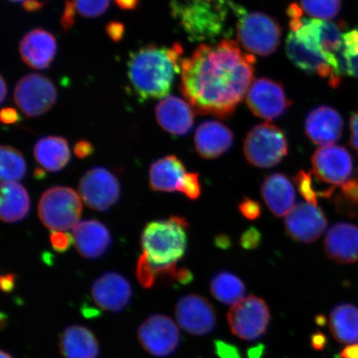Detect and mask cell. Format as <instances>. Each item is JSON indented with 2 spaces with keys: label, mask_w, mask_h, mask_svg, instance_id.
I'll use <instances>...</instances> for the list:
<instances>
[{
  "label": "cell",
  "mask_w": 358,
  "mask_h": 358,
  "mask_svg": "<svg viewBox=\"0 0 358 358\" xmlns=\"http://www.w3.org/2000/svg\"><path fill=\"white\" fill-rule=\"evenodd\" d=\"M255 64L234 40L201 43L181 62L180 91L196 114L229 118L254 82Z\"/></svg>",
  "instance_id": "1"
},
{
  "label": "cell",
  "mask_w": 358,
  "mask_h": 358,
  "mask_svg": "<svg viewBox=\"0 0 358 358\" xmlns=\"http://www.w3.org/2000/svg\"><path fill=\"white\" fill-rule=\"evenodd\" d=\"M183 50L180 43L171 48L151 44L131 53L128 76L134 91L142 101L169 95L176 75L181 71Z\"/></svg>",
  "instance_id": "2"
},
{
  "label": "cell",
  "mask_w": 358,
  "mask_h": 358,
  "mask_svg": "<svg viewBox=\"0 0 358 358\" xmlns=\"http://www.w3.org/2000/svg\"><path fill=\"white\" fill-rule=\"evenodd\" d=\"M173 17L191 41L216 43L229 35L232 17L245 10L234 0H171Z\"/></svg>",
  "instance_id": "3"
},
{
  "label": "cell",
  "mask_w": 358,
  "mask_h": 358,
  "mask_svg": "<svg viewBox=\"0 0 358 358\" xmlns=\"http://www.w3.org/2000/svg\"><path fill=\"white\" fill-rule=\"evenodd\" d=\"M297 3H291L287 10L291 32L304 46L320 53L342 78L341 60L343 49V29L345 24L340 21L307 19Z\"/></svg>",
  "instance_id": "4"
},
{
  "label": "cell",
  "mask_w": 358,
  "mask_h": 358,
  "mask_svg": "<svg viewBox=\"0 0 358 358\" xmlns=\"http://www.w3.org/2000/svg\"><path fill=\"white\" fill-rule=\"evenodd\" d=\"M187 228L186 219L176 216L147 224L141 236V245L152 265H176L186 252Z\"/></svg>",
  "instance_id": "5"
},
{
  "label": "cell",
  "mask_w": 358,
  "mask_h": 358,
  "mask_svg": "<svg viewBox=\"0 0 358 358\" xmlns=\"http://www.w3.org/2000/svg\"><path fill=\"white\" fill-rule=\"evenodd\" d=\"M236 29L237 39L250 55L270 56L279 47L281 27L266 13L244 10L236 20Z\"/></svg>",
  "instance_id": "6"
},
{
  "label": "cell",
  "mask_w": 358,
  "mask_h": 358,
  "mask_svg": "<svg viewBox=\"0 0 358 358\" xmlns=\"http://www.w3.org/2000/svg\"><path fill=\"white\" fill-rule=\"evenodd\" d=\"M243 151L246 160L252 166L270 169L280 164L288 155L287 138L275 125L259 124L246 134Z\"/></svg>",
  "instance_id": "7"
},
{
  "label": "cell",
  "mask_w": 358,
  "mask_h": 358,
  "mask_svg": "<svg viewBox=\"0 0 358 358\" xmlns=\"http://www.w3.org/2000/svg\"><path fill=\"white\" fill-rule=\"evenodd\" d=\"M38 216L43 225L52 231H67L78 225L83 213L82 200L69 187H52L39 200Z\"/></svg>",
  "instance_id": "8"
},
{
  "label": "cell",
  "mask_w": 358,
  "mask_h": 358,
  "mask_svg": "<svg viewBox=\"0 0 358 358\" xmlns=\"http://www.w3.org/2000/svg\"><path fill=\"white\" fill-rule=\"evenodd\" d=\"M270 320V308L264 299L256 295L241 299L227 313L231 333L245 341H254L265 335Z\"/></svg>",
  "instance_id": "9"
},
{
  "label": "cell",
  "mask_w": 358,
  "mask_h": 358,
  "mask_svg": "<svg viewBox=\"0 0 358 358\" xmlns=\"http://www.w3.org/2000/svg\"><path fill=\"white\" fill-rule=\"evenodd\" d=\"M57 100L55 84L43 75H27L16 85V105L28 117H38L47 113L56 104Z\"/></svg>",
  "instance_id": "10"
},
{
  "label": "cell",
  "mask_w": 358,
  "mask_h": 358,
  "mask_svg": "<svg viewBox=\"0 0 358 358\" xmlns=\"http://www.w3.org/2000/svg\"><path fill=\"white\" fill-rule=\"evenodd\" d=\"M80 195L90 208L106 212L120 199V185L117 178L108 169H89L80 178Z\"/></svg>",
  "instance_id": "11"
},
{
  "label": "cell",
  "mask_w": 358,
  "mask_h": 358,
  "mask_svg": "<svg viewBox=\"0 0 358 358\" xmlns=\"http://www.w3.org/2000/svg\"><path fill=\"white\" fill-rule=\"evenodd\" d=\"M245 100L255 115L267 120L280 117L291 106L284 87L274 80L265 78L254 80Z\"/></svg>",
  "instance_id": "12"
},
{
  "label": "cell",
  "mask_w": 358,
  "mask_h": 358,
  "mask_svg": "<svg viewBox=\"0 0 358 358\" xmlns=\"http://www.w3.org/2000/svg\"><path fill=\"white\" fill-rule=\"evenodd\" d=\"M138 338L143 348L151 355L164 357L176 351L180 334L170 317L154 315L141 324L138 331Z\"/></svg>",
  "instance_id": "13"
},
{
  "label": "cell",
  "mask_w": 358,
  "mask_h": 358,
  "mask_svg": "<svg viewBox=\"0 0 358 358\" xmlns=\"http://www.w3.org/2000/svg\"><path fill=\"white\" fill-rule=\"evenodd\" d=\"M313 174L325 185H343L353 171L350 153L342 146L328 145L319 148L312 157Z\"/></svg>",
  "instance_id": "14"
},
{
  "label": "cell",
  "mask_w": 358,
  "mask_h": 358,
  "mask_svg": "<svg viewBox=\"0 0 358 358\" xmlns=\"http://www.w3.org/2000/svg\"><path fill=\"white\" fill-rule=\"evenodd\" d=\"M176 316L181 328L192 335L208 334L216 328V310L213 304L201 295L187 294L179 299Z\"/></svg>",
  "instance_id": "15"
},
{
  "label": "cell",
  "mask_w": 358,
  "mask_h": 358,
  "mask_svg": "<svg viewBox=\"0 0 358 358\" xmlns=\"http://www.w3.org/2000/svg\"><path fill=\"white\" fill-rule=\"evenodd\" d=\"M285 225L291 238L299 243H311L324 234L328 221L317 205L299 203L286 216Z\"/></svg>",
  "instance_id": "16"
},
{
  "label": "cell",
  "mask_w": 358,
  "mask_h": 358,
  "mask_svg": "<svg viewBox=\"0 0 358 358\" xmlns=\"http://www.w3.org/2000/svg\"><path fill=\"white\" fill-rule=\"evenodd\" d=\"M131 284L122 275L107 272L94 282L92 287L93 301L101 310L122 312L131 301Z\"/></svg>",
  "instance_id": "17"
},
{
  "label": "cell",
  "mask_w": 358,
  "mask_h": 358,
  "mask_svg": "<svg viewBox=\"0 0 358 358\" xmlns=\"http://www.w3.org/2000/svg\"><path fill=\"white\" fill-rule=\"evenodd\" d=\"M343 119L338 111L328 106L312 110L306 120V133L315 144L332 145L342 137Z\"/></svg>",
  "instance_id": "18"
},
{
  "label": "cell",
  "mask_w": 358,
  "mask_h": 358,
  "mask_svg": "<svg viewBox=\"0 0 358 358\" xmlns=\"http://www.w3.org/2000/svg\"><path fill=\"white\" fill-rule=\"evenodd\" d=\"M285 50L289 60L304 73L317 74L321 78L328 79L330 86L334 88L341 84L342 78L335 73L324 57L304 46L292 32L289 34L286 39Z\"/></svg>",
  "instance_id": "19"
},
{
  "label": "cell",
  "mask_w": 358,
  "mask_h": 358,
  "mask_svg": "<svg viewBox=\"0 0 358 358\" xmlns=\"http://www.w3.org/2000/svg\"><path fill=\"white\" fill-rule=\"evenodd\" d=\"M57 49L55 35L43 29H34L27 34L20 45L22 60L32 69L38 70L50 66Z\"/></svg>",
  "instance_id": "20"
},
{
  "label": "cell",
  "mask_w": 358,
  "mask_h": 358,
  "mask_svg": "<svg viewBox=\"0 0 358 358\" xmlns=\"http://www.w3.org/2000/svg\"><path fill=\"white\" fill-rule=\"evenodd\" d=\"M327 256L339 264L358 262V227L352 223L339 222L330 228L324 240Z\"/></svg>",
  "instance_id": "21"
},
{
  "label": "cell",
  "mask_w": 358,
  "mask_h": 358,
  "mask_svg": "<svg viewBox=\"0 0 358 358\" xmlns=\"http://www.w3.org/2000/svg\"><path fill=\"white\" fill-rule=\"evenodd\" d=\"M231 129L216 120L201 123L195 132L194 143L198 154L205 159H217L234 145Z\"/></svg>",
  "instance_id": "22"
},
{
  "label": "cell",
  "mask_w": 358,
  "mask_h": 358,
  "mask_svg": "<svg viewBox=\"0 0 358 358\" xmlns=\"http://www.w3.org/2000/svg\"><path fill=\"white\" fill-rule=\"evenodd\" d=\"M156 119L165 131L181 136L189 133L194 124V110L189 103L177 96H168L156 106Z\"/></svg>",
  "instance_id": "23"
},
{
  "label": "cell",
  "mask_w": 358,
  "mask_h": 358,
  "mask_svg": "<svg viewBox=\"0 0 358 358\" xmlns=\"http://www.w3.org/2000/svg\"><path fill=\"white\" fill-rule=\"evenodd\" d=\"M76 248L84 258L97 259L106 254L111 244L107 227L96 220L83 221L73 228Z\"/></svg>",
  "instance_id": "24"
},
{
  "label": "cell",
  "mask_w": 358,
  "mask_h": 358,
  "mask_svg": "<svg viewBox=\"0 0 358 358\" xmlns=\"http://www.w3.org/2000/svg\"><path fill=\"white\" fill-rule=\"evenodd\" d=\"M262 195L267 208L276 217L287 216L294 207V186L284 174L267 176L262 185Z\"/></svg>",
  "instance_id": "25"
},
{
  "label": "cell",
  "mask_w": 358,
  "mask_h": 358,
  "mask_svg": "<svg viewBox=\"0 0 358 358\" xmlns=\"http://www.w3.org/2000/svg\"><path fill=\"white\" fill-rule=\"evenodd\" d=\"M64 358H98L99 343L96 336L86 327L71 325L62 332L59 343Z\"/></svg>",
  "instance_id": "26"
},
{
  "label": "cell",
  "mask_w": 358,
  "mask_h": 358,
  "mask_svg": "<svg viewBox=\"0 0 358 358\" xmlns=\"http://www.w3.org/2000/svg\"><path fill=\"white\" fill-rule=\"evenodd\" d=\"M34 155L40 166L51 173L61 171L71 158L69 143L60 136L40 138L34 146Z\"/></svg>",
  "instance_id": "27"
},
{
  "label": "cell",
  "mask_w": 358,
  "mask_h": 358,
  "mask_svg": "<svg viewBox=\"0 0 358 358\" xmlns=\"http://www.w3.org/2000/svg\"><path fill=\"white\" fill-rule=\"evenodd\" d=\"M28 191L17 182H2L0 199V217L4 222L24 220L30 211Z\"/></svg>",
  "instance_id": "28"
},
{
  "label": "cell",
  "mask_w": 358,
  "mask_h": 358,
  "mask_svg": "<svg viewBox=\"0 0 358 358\" xmlns=\"http://www.w3.org/2000/svg\"><path fill=\"white\" fill-rule=\"evenodd\" d=\"M185 173V164L178 157L165 156L150 166V189L155 192H176Z\"/></svg>",
  "instance_id": "29"
},
{
  "label": "cell",
  "mask_w": 358,
  "mask_h": 358,
  "mask_svg": "<svg viewBox=\"0 0 358 358\" xmlns=\"http://www.w3.org/2000/svg\"><path fill=\"white\" fill-rule=\"evenodd\" d=\"M329 329L340 343H358V308L348 303L338 304L331 313Z\"/></svg>",
  "instance_id": "30"
},
{
  "label": "cell",
  "mask_w": 358,
  "mask_h": 358,
  "mask_svg": "<svg viewBox=\"0 0 358 358\" xmlns=\"http://www.w3.org/2000/svg\"><path fill=\"white\" fill-rule=\"evenodd\" d=\"M210 289L215 299L229 306L240 302L245 293L243 282L229 272H222L215 275L210 284Z\"/></svg>",
  "instance_id": "31"
},
{
  "label": "cell",
  "mask_w": 358,
  "mask_h": 358,
  "mask_svg": "<svg viewBox=\"0 0 358 358\" xmlns=\"http://www.w3.org/2000/svg\"><path fill=\"white\" fill-rule=\"evenodd\" d=\"M299 194L308 203L317 205V199H329L335 187L325 185L313 173L301 170L294 178Z\"/></svg>",
  "instance_id": "32"
},
{
  "label": "cell",
  "mask_w": 358,
  "mask_h": 358,
  "mask_svg": "<svg viewBox=\"0 0 358 358\" xmlns=\"http://www.w3.org/2000/svg\"><path fill=\"white\" fill-rule=\"evenodd\" d=\"M1 174L2 182H17L25 177L27 165L24 157L15 148L3 145L1 147Z\"/></svg>",
  "instance_id": "33"
},
{
  "label": "cell",
  "mask_w": 358,
  "mask_h": 358,
  "mask_svg": "<svg viewBox=\"0 0 358 358\" xmlns=\"http://www.w3.org/2000/svg\"><path fill=\"white\" fill-rule=\"evenodd\" d=\"M342 75L358 78V27L343 34Z\"/></svg>",
  "instance_id": "34"
},
{
  "label": "cell",
  "mask_w": 358,
  "mask_h": 358,
  "mask_svg": "<svg viewBox=\"0 0 358 358\" xmlns=\"http://www.w3.org/2000/svg\"><path fill=\"white\" fill-rule=\"evenodd\" d=\"M336 209L348 217H358V177L348 179L335 198Z\"/></svg>",
  "instance_id": "35"
},
{
  "label": "cell",
  "mask_w": 358,
  "mask_h": 358,
  "mask_svg": "<svg viewBox=\"0 0 358 358\" xmlns=\"http://www.w3.org/2000/svg\"><path fill=\"white\" fill-rule=\"evenodd\" d=\"M303 11L317 20H330L338 15L342 0H301Z\"/></svg>",
  "instance_id": "36"
},
{
  "label": "cell",
  "mask_w": 358,
  "mask_h": 358,
  "mask_svg": "<svg viewBox=\"0 0 358 358\" xmlns=\"http://www.w3.org/2000/svg\"><path fill=\"white\" fill-rule=\"evenodd\" d=\"M79 15L85 17H99L104 13L110 6V0H71Z\"/></svg>",
  "instance_id": "37"
},
{
  "label": "cell",
  "mask_w": 358,
  "mask_h": 358,
  "mask_svg": "<svg viewBox=\"0 0 358 358\" xmlns=\"http://www.w3.org/2000/svg\"><path fill=\"white\" fill-rule=\"evenodd\" d=\"M136 276L143 287L146 289L153 287L156 280V275L154 266L148 259L145 253H143L138 259Z\"/></svg>",
  "instance_id": "38"
},
{
  "label": "cell",
  "mask_w": 358,
  "mask_h": 358,
  "mask_svg": "<svg viewBox=\"0 0 358 358\" xmlns=\"http://www.w3.org/2000/svg\"><path fill=\"white\" fill-rule=\"evenodd\" d=\"M177 191L185 194L187 199L191 200L199 199L201 194L199 174L186 173L179 182Z\"/></svg>",
  "instance_id": "39"
},
{
  "label": "cell",
  "mask_w": 358,
  "mask_h": 358,
  "mask_svg": "<svg viewBox=\"0 0 358 358\" xmlns=\"http://www.w3.org/2000/svg\"><path fill=\"white\" fill-rule=\"evenodd\" d=\"M50 241L53 250L57 252L64 253L74 243L73 236L66 232L52 231Z\"/></svg>",
  "instance_id": "40"
},
{
  "label": "cell",
  "mask_w": 358,
  "mask_h": 358,
  "mask_svg": "<svg viewBox=\"0 0 358 358\" xmlns=\"http://www.w3.org/2000/svg\"><path fill=\"white\" fill-rule=\"evenodd\" d=\"M213 347L214 352L219 358H243L238 348L234 344L216 339L214 340Z\"/></svg>",
  "instance_id": "41"
},
{
  "label": "cell",
  "mask_w": 358,
  "mask_h": 358,
  "mask_svg": "<svg viewBox=\"0 0 358 358\" xmlns=\"http://www.w3.org/2000/svg\"><path fill=\"white\" fill-rule=\"evenodd\" d=\"M239 211L246 219L256 220L261 217L262 209L258 201L245 198L239 204Z\"/></svg>",
  "instance_id": "42"
},
{
  "label": "cell",
  "mask_w": 358,
  "mask_h": 358,
  "mask_svg": "<svg viewBox=\"0 0 358 358\" xmlns=\"http://www.w3.org/2000/svg\"><path fill=\"white\" fill-rule=\"evenodd\" d=\"M76 8L71 0H66L64 12L61 17V24L64 31H69L74 25Z\"/></svg>",
  "instance_id": "43"
},
{
  "label": "cell",
  "mask_w": 358,
  "mask_h": 358,
  "mask_svg": "<svg viewBox=\"0 0 358 358\" xmlns=\"http://www.w3.org/2000/svg\"><path fill=\"white\" fill-rule=\"evenodd\" d=\"M261 240L259 232L255 228H250L241 236V244L245 249L252 250L257 248Z\"/></svg>",
  "instance_id": "44"
},
{
  "label": "cell",
  "mask_w": 358,
  "mask_h": 358,
  "mask_svg": "<svg viewBox=\"0 0 358 358\" xmlns=\"http://www.w3.org/2000/svg\"><path fill=\"white\" fill-rule=\"evenodd\" d=\"M106 31L112 41L119 43L124 37L125 29L122 22L111 21L106 25Z\"/></svg>",
  "instance_id": "45"
},
{
  "label": "cell",
  "mask_w": 358,
  "mask_h": 358,
  "mask_svg": "<svg viewBox=\"0 0 358 358\" xmlns=\"http://www.w3.org/2000/svg\"><path fill=\"white\" fill-rule=\"evenodd\" d=\"M73 151L78 158L85 159L93 154L94 148L92 143H90L88 141L82 140L76 143Z\"/></svg>",
  "instance_id": "46"
},
{
  "label": "cell",
  "mask_w": 358,
  "mask_h": 358,
  "mask_svg": "<svg viewBox=\"0 0 358 358\" xmlns=\"http://www.w3.org/2000/svg\"><path fill=\"white\" fill-rule=\"evenodd\" d=\"M310 343L313 350L323 351L328 343V338L321 331H316L311 335Z\"/></svg>",
  "instance_id": "47"
},
{
  "label": "cell",
  "mask_w": 358,
  "mask_h": 358,
  "mask_svg": "<svg viewBox=\"0 0 358 358\" xmlns=\"http://www.w3.org/2000/svg\"><path fill=\"white\" fill-rule=\"evenodd\" d=\"M350 145L358 155V111L352 114L350 120Z\"/></svg>",
  "instance_id": "48"
},
{
  "label": "cell",
  "mask_w": 358,
  "mask_h": 358,
  "mask_svg": "<svg viewBox=\"0 0 358 358\" xmlns=\"http://www.w3.org/2000/svg\"><path fill=\"white\" fill-rule=\"evenodd\" d=\"M2 122L6 124H15L20 120V115L15 109L11 107L3 108L0 115Z\"/></svg>",
  "instance_id": "49"
},
{
  "label": "cell",
  "mask_w": 358,
  "mask_h": 358,
  "mask_svg": "<svg viewBox=\"0 0 358 358\" xmlns=\"http://www.w3.org/2000/svg\"><path fill=\"white\" fill-rule=\"evenodd\" d=\"M16 276L13 274H6L0 278V285L3 292L10 293L15 289Z\"/></svg>",
  "instance_id": "50"
},
{
  "label": "cell",
  "mask_w": 358,
  "mask_h": 358,
  "mask_svg": "<svg viewBox=\"0 0 358 358\" xmlns=\"http://www.w3.org/2000/svg\"><path fill=\"white\" fill-rule=\"evenodd\" d=\"M265 355L266 345L263 343L257 344L256 346L250 347L246 350L248 358H264Z\"/></svg>",
  "instance_id": "51"
},
{
  "label": "cell",
  "mask_w": 358,
  "mask_h": 358,
  "mask_svg": "<svg viewBox=\"0 0 358 358\" xmlns=\"http://www.w3.org/2000/svg\"><path fill=\"white\" fill-rule=\"evenodd\" d=\"M192 272L186 268H180L178 271L177 281L181 285H185L192 282Z\"/></svg>",
  "instance_id": "52"
},
{
  "label": "cell",
  "mask_w": 358,
  "mask_h": 358,
  "mask_svg": "<svg viewBox=\"0 0 358 358\" xmlns=\"http://www.w3.org/2000/svg\"><path fill=\"white\" fill-rule=\"evenodd\" d=\"M340 358H358V343L351 344L343 349Z\"/></svg>",
  "instance_id": "53"
},
{
  "label": "cell",
  "mask_w": 358,
  "mask_h": 358,
  "mask_svg": "<svg viewBox=\"0 0 358 358\" xmlns=\"http://www.w3.org/2000/svg\"><path fill=\"white\" fill-rule=\"evenodd\" d=\"M44 6V3L39 0H26L22 3V7L27 12L33 13L41 10Z\"/></svg>",
  "instance_id": "54"
},
{
  "label": "cell",
  "mask_w": 358,
  "mask_h": 358,
  "mask_svg": "<svg viewBox=\"0 0 358 358\" xmlns=\"http://www.w3.org/2000/svg\"><path fill=\"white\" fill-rule=\"evenodd\" d=\"M117 6L124 10H134L140 3V0H115Z\"/></svg>",
  "instance_id": "55"
},
{
  "label": "cell",
  "mask_w": 358,
  "mask_h": 358,
  "mask_svg": "<svg viewBox=\"0 0 358 358\" xmlns=\"http://www.w3.org/2000/svg\"><path fill=\"white\" fill-rule=\"evenodd\" d=\"M7 96V86L6 83V80L4 78L1 77V102L3 103L6 101V98Z\"/></svg>",
  "instance_id": "56"
},
{
  "label": "cell",
  "mask_w": 358,
  "mask_h": 358,
  "mask_svg": "<svg viewBox=\"0 0 358 358\" xmlns=\"http://www.w3.org/2000/svg\"><path fill=\"white\" fill-rule=\"evenodd\" d=\"M315 322H316L317 325H319L320 327H324V325H326L327 320H326L325 316L319 315L316 316Z\"/></svg>",
  "instance_id": "57"
},
{
  "label": "cell",
  "mask_w": 358,
  "mask_h": 358,
  "mask_svg": "<svg viewBox=\"0 0 358 358\" xmlns=\"http://www.w3.org/2000/svg\"><path fill=\"white\" fill-rule=\"evenodd\" d=\"M0 358H13V357L10 355V353L4 352V351H1V352H0Z\"/></svg>",
  "instance_id": "58"
},
{
  "label": "cell",
  "mask_w": 358,
  "mask_h": 358,
  "mask_svg": "<svg viewBox=\"0 0 358 358\" xmlns=\"http://www.w3.org/2000/svg\"><path fill=\"white\" fill-rule=\"evenodd\" d=\"M10 1H13V2H20V1H24V0H10ZM24 1H26V0H24Z\"/></svg>",
  "instance_id": "59"
}]
</instances>
